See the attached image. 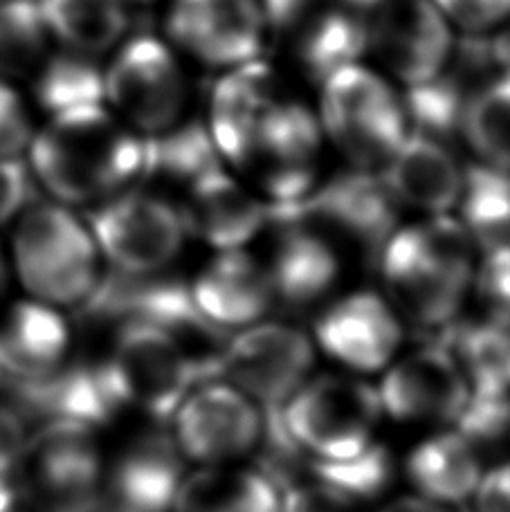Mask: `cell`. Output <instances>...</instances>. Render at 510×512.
<instances>
[{"mask_svg": "<svg viewBox=\"0 0 510 512\" xmlns=\"http://www.w3.org/2000/svg\"><path fill=\"white\" fill-rule=\"evenodd\" d=\"M32 167L63 203L108 200L147 180V140L104 104L72 108L32 142Z\"/></svg>", "mask_w": 510, "mask_h": 512, "instance_id": "6da1fadb", "label": "cell"}, {"mask_svg": "<svg viewBox=\"0 0 510 512\" xmlns=\"http://www.w3.org/2000/svg\"><path fill=\"white\" fill-rule=\"evenodd\" d=\"M472 248L448 214L398 227L378 254L387 301L423 331H448L472 286Z\"/></svg>", "mask_w": 510, "mask_h": 512, "instance_id": "7a4b0ae2", "label": "cell"}, {"mask_svg": "<svg viewBox=\"0 0 510 512\" xmlns=\"http://www.w3.org/2000/svg\"><path fill=\"white\" fill-rule=\"evenodd\" d=\"M320 126L355 169H380L409 135L400 95L362 63L322 81Z\"/></svg>", "mask_w": 510, "mask_h": 512, "instance_id": "3957f363", "label": "cell"}, {"mask_svg": "<svg viewBox=\"0 0 510 512\" xmlns=\"http://www.w3.org/2000/svg\"><path fill=\"white\" fill-rule=\"evenodd\" d=\"M378 387L355 376L308 378L281 411L288 434L308 459L340 461L376 443L382 420Z\"/></svg>", "mask_w": 510, "mask_h": 512, "instance_id": "277c9868", "label": "cell"}, {"mask_svg": "<svg viewBox=\"0 0 510 512\" xmlns=\"http://www.w3.org/2000/svg\"><path fill=\"white\" fill-rule=\"evenodd\" d=\"M14 250L25 288L50 304L79 306L102 277L93 234L57 205H39L23 216Z\"/></svg>", "mask_w": 510, "mask_h": 512, "instance_id": "5b68a950", "label": "cell"}, {"mask_svg": "<svg viewBox=\"0 0 510 512\" xmlns=\"http://www.w3.org/2000/svg\"><path fill=\"white\" fill-rule=\"evenodd\" d=\"M99 371L120 409L167 420L198 384L196 369L180 344L147 322L117 324L111 351Z\"/></svg>", "mask_w": 510, "mask_h": 512, "instance_id": "8992f818", "label": "cell"}, {"mask_svg": "<svg viewBox=\"0 0 510 512\" xmlns=\"http://www.w3.org/2000/svg\"><path fill=\"white\" fill-rule=\"evenodd\" d=\"M313 342L295 326L257 322L230 335L221 380L243 391L263 416H281L288 400L311 378Z\"/></svg>", "mask_w": 510, "mask_h": 512, "instance_id": "52a82bcc", "label": "cell"}, {"mask_svg": "<svg viewBox=\"0 0 510 512\" xmlns=\"http://www.w3.org/2000/svg\"><path fill=\"white\" fill-rule=\"evenodd\" d=\"M97 250L115 270L158 274L178 259L187 230L180 209L142 191H122L90 214Z\"/></svg>", "mask_w": 510, "mask_h": 512, "instance_id": "ba28073f", "label": "cell"}, {"mask_svg": "<svg viewBox=\"0 0 510 512\" xmlns=\"http://www.w3.org/2000/svg\"><path fill=\"white\" fill-rule=\"evenodd\" d=\"M171 434L187 461L200 468L232 465L257 452L263 411L225 380L196 384L171 414Z\"/></svg>", "mask_w": 510, "mask_h": 512, "instance_id": "9c48e42d", "label": "cell"}, {"mask_svg": "<svg viewBox=\"0 0 510 512\" xmlns=\"http://www.w3.org/2000/svg\"><path fill=\"white\" fill-rule=\"evenodd\" d=\"M104 95L135 133L156 135L180 122L187 81L167 43L138 36L104 72Z\"/></svg>", "mask_w": 510, "mask_h": 512, "instance_id": "30bf717a", "label": "cell"}, {"mask_svg": "<svg viewBox=\"0 0 510 512\" xmlns=\"http://www.w3.org/2000/svg\"><path fill=\"white\" fill-rule=\"evenodd\" d=\"M270 223L304 221L358 243L362 250L380 254L389 236L398 230L400 205L391 196L380 171L353 169L317 185L306 198L288 205H270Z\"/></svg>", "mask_w": 510, "mask_h": 512, "instance_id": "8fae6325", "label": "cell"}, {"mask_svg": "<svg viewBox=\"0 0 510 512\" xmlns=\"http://www.w3.org/2000/svg\"><path fill=\"white\" fill-rule=\"evenodd\" d=\"M322 137L320 120L308 108L277 99L263 115L241 169L270 205L297 203L317 187Z\"/></svg>", "mask_w": 510, "mask_h": 512, "instance_id": "7c38bea8", "label": "cell"}, {"mask_svg": "<svg viewBox=\"0 0 510 512\" xmlns=\"http://www.w3.org/2000/svg\"><path fill=\"white\" fill-rule=\"evenodd\" d=\"M32 463L34 512H93L102 488V456L95 429L52 420L25 447Z\"/></svg>", "mask_w": 510, "mask_h": 512, "instance_id": "4fadbf2b", "label": "cell"}, {"mask_svg": "<svg viewBox=\"0 0 510 512\" xmlns=\"http://www.w3.org/2000/svg\"><path fill=\"white\" fill-rule=\"evenodd\" d=\"M373 12L369 50L391 75L414 86L445 70L454 36L434 0H385Z\"/></svg>", "mask_w": 510, "mask_h": 512, "instance_id": "5bb4252c", "label": "cell"}, {"mask_svg": "<svg viewBox=\"0 0 510 512\" xmlns=\"http://www.w3.org/2000/svg\"><path fill=\"white\" fill-rule=\"evenodd\" d=\"M470 382L443 342H430L391 362L378 387L385 414L400 423H454L470 398Z\"/></svg>", "mask_w": 510, "mask_h": 512, "instance_id": "9a60e30c", "label": "cell"}, {"mask_svg": "<svg viewBox=\"0 0 510 512\" xmlns=\"http://www.w3.org/2000/svg\"><path fill=\"white\" fill-rule=\"evenodd\" d=\"M167 32L180 50L225 70L259 59L268 36L259 0H173Z\"/></svg>", "mask_w": 510, "mask_h": 512, "instance_id": "2e32d148", "label": "cell"}, {"mask_svg": "<svg viewBox=\"0 0 510 512\" xmlns=\"http://www.w3.org/2000/svg\"><path fill=\"white\" fill-rule=\"evenodd\" d=\"M315 335L322 349L346 369L373 373L394 362L403 342V322L385 297L364 290L326 308Z\"/></svg>", "mask_w": 510, "mask_h": 512, "instance_id": "e0dca14e", "label": "cell"}, {"mask_svg": "<svg viewBox=\"0 0 510 512\" xmlns=\"http://www.w3.org/2000/svg\"><path fill=\"white\" fill-rule=\"evenodd\" d=\"M180 216L187 234L218 252L241 250L270 223L268 203L227 176L223 167L191 182Z\"/></svg>", "mask_w": 510, "mask_h": 512, "instance_id": "ac0fdd59", "label": "cell"}, {"mask_svg": "<svg viewBox=\"0 0 510 512\" xmlns=\"http://www.w3.org/2000/svg\"><path fill=\"white\" fill-rule=\"evenodd\" d=\"M185 456L167 429L140 434L124 447L108 477L115 512H173L185 481Z\"/></svg>", "mask_w": 510, "mask_h": 512, "instance_id": "d6986e66", "label": "cell"}, {"mask_svg": "<svg viewBox=\"0 0 510 512\" xmlns=\"http://www.w3.org/2000/svg\"><path fill=\"white\" fill-rule=\"evenodd\" d=\"M189 288L200 313L225 331L261 322L275 304L268 270L243 248L218 252Z\"/></svg>", "mask_w": 510, "mask_h": 512, "instance_id": "ffe728a7", "label": "cell"}, {"mask_svg": "<svg viewBox=\"0 0 510 512\" xmlns=\"http://www.w3.org/2000/svg\"><path fill=\"white\" fill-rule=\"evenodd\" d=\"M18 409L27 416L70 420L88 427H104L120 414L99 364L59 367L39 378H7Z\"/></svg>", "mask_w": 510, "mask_h": 512, "instance_id": "44dd1931", "label": "cell"}, {"mask_svg": "<svg viewBox=\"0 0 510 512\" xmlns=\"http://www.w3.org/2000/svg\"><path fill=\"white\" fill-rule=\"evenodd\" d=\"M277 102L275 75L261 59L230 68L209 102L207 128L221 160L243 167L268 108Z\"/></svg>", "mask_w": 510, "mask_h": 512, "instance_id": "7402d4cb", "label": "cell"}, {"mask_svg": "<svg viewBox=\"0 0 510 512\" xmlns=\"http://www.w3.org/2000/svg\"><path fill=\"white\" fill-rule=\"evenodd\" d=\"M463 169L448 146L409 133L398 151L380 167L391 196L400 207L439 216L459 205Z\"/></svg>", "mask_w": 510, "mask_h": 512, "instance_id": "603a6c76", "label": "cell"}, {"mask_svg": "<svg viewBox=\"0 0 510 512\" xmlns=\"http://www.w3.org/2000/svg\"><path fill=\"white\" fill-rule=\"evenodd\" d=\"M268 277L275 301L288 306H313L333 290L340 277V256L315 225L304 221L281 223Z\"/></svg>", "mask_w": 510, "mask_h": 512, "instance_id": "cb8c5ba5", "label": "cell"}, {"mask_svg": "<svg viewBox=\"0 0 510 512\" xmlns=\"http://www.w3.org/2000/svg\"><path fill=\"white\" fill-rule=\"evenodd\" d=\"M407 474L421 497L459 506L475 495L484 465L477 447L452 427L414 447L407 459Z\"/></svg>", "mask_w": 510, "mask_h": 512, "instance_id": "d4e9b609", "label": "cell"}, {"mask_svg": "<svg viewBox=\"0 0 510 512\" xmlns=\"http://www.w3.org/2000/svg\"><path fill=\"white\" fill-rule=\"evenodd\" d=\"M70 328L57 310L18 304L0 331V367L7 378H39L61 367Z\"/></svg>", "mask_w": 510, "mask_h": 512, "instance_id": "484cf974", "label": "cell"}, {"mask_svg": "<svg viewBox=\"0 0 510 512\" xmlns=\"http://www.w3.org/2000/svg\"><path fill=\"white\" fill-rule=\"evenodd\" d=\"M281 490L259 468L212 465L187 474L173 512H279Z\"/></svg>", "mask_w": 510, "mask_h": 512, "instance_id": "4316f807", "label": "cell"}, {"mask_svg": "<svg viewBox=\"0 0 510 512\" xmlns=\"http://www.w3.org/2000/svg\"><path fill=\"white\" fill-rule=\"evenodd\" d=\"M439 342L459 360L472 391L510 393V319L488 315L472 324L454 322Z\"/></svg>", "mask_w": 510, "mask_h": 512, "instance_id": "83f0119b", "label": "cell"}, {"mask_svg": "<svg viewBox=\"0 0 510 512\" xmlns=\"http://www.w3.org/2000/svg\"><path fill=\"white\" fill-rule=\"evenodd\" d=\"M461 225L472 245L484 252L510 250V173L470 164L463 169Z\"/></svg>", "mask_w": 510, "mask_h": 512, "instance_id": "f1b7e54d", "label": "cell"}, {"mask_svg": "<svg viewBox=\"0 0 510 512\" xmlns=\"http://www.w3.org/2000/svg\"><path fill=\"white\" fill-rule=\"evenodd\" d=\"M48 32L81 54L111 50L129 25L122 0H36Z\"/></svg>", "mask_w": 510, "mask_h": 512, "instance_id": "f546056e", "label": "cell"}, {"mask_svg": "<svg viewBox=\"0 0 510 512\" xmlns=\"http://www.w3.org/2000/svg\"><path fill=\"white\" fill-rule=\"evenodd\" d=\"M468 81L461 72L445 66L443 72L423 84L405 86L400 102L409 133L430 137L441 144L461 135L463 111L472 95Z\"/></svg>", "mask_w": 510, "mask_h": 512, "instance_id": "4dcf8cb0", "label": "cell"}, {"mask_svg": "<svg viewBox=\"0 0 510 512\" xmlns=\"http://www.w3.org/2000/svg\"><path fill=\"white\" fill-rule=\"evenodd\" d=\"M144 140H147V180L160 178L189 187L205 173L221 169L223 160L207 124L178 122L162 133L144 135Z\"/></svg>", "mask_w": 510, "mask_h": 512, "instance_id": "1f68e13d", "label": "cell"}, {"mask_svg": "<svg viewBox=\"0 0 510 512\" xmlns=\"http://www.w3.org/2000/svg\"><path fill=\"white\" fill-rule=\"evenodd\" d=\"M461 137L481 164L510 173V77L490 81L470 95Z\"/></svg>", "mask_w": 510, "mask_h": 512, "instance_id": "d6a6232c", "label": "cell"}, {"mask_svg": "<svg viewBox=\"0 0 510 512\" xmlns=\"http://www.w3.org/2000/svg\"><path fill=\"white\" fill-rule=\"evenodd\" d=\"M36 97L52 115L104 104V72L86 59V54L75 50L59 54L43 66L36 81Z\"/></svg>", "mask_w": 510, "mask_h": 512, "instance_id": "836d02e7", "label": "cell"}, {"mask_svg": "<svg viewBox=\"0 0 510 512\" xmlns=\"http://www.w3.org/2000/svg\"><path fill=\"white\" fill-rule=\"evenodd\" d=\"M306 468L311 479L326 483V486L340 490L346 497L362 504V501L380 497L389 488L391 479H394V456L385 445L376 441L349 459H306Z\"/></svg>", "mask_w": 510, "mask_h": 512, "instance_id": "e575fe53", "label": "cell"}, {"mask_svg": "<svg viewBox=\"0 0 510 512\" xmlns=\"http://www.w3.org/2000/svg\"><path fill=\"white\" fill-rule=\"evenodd\" d=\"M48 27L36 0H0V75H23L45 52Z\"/></svg>", "mask_w": 510, "mask_h": 512, "instance_id": "d590c367", "label": "cell"}, {"mask_svg": "<svg viewBox=\"0 0 510 512\" xmlns=\"http://www.w3.org/2000/svg\"><path fill=\"white\" fill-rule=\"evenodd\" d=\"M452 427L479 452L506 443L510 438V393L470 391Z\"/></svg>", "mask_w": 510, "mask_h": 512, "instance_id": "8d00e7d4", "label": "cell"}, {"mask_svg": "<svg viewBox=\"0 0 510 512\" xmlns=\"http://www.w3.org/2000/svg\"><path fill=\"white\" fill-rule=\"evenodd\" d=\"M472 283L490 315L510 319V250L486 252Z\"/></svg>", "mask_w": 510, "mask_h": 512, "instance_id": "74e56055", "label": "cell"}, {"mask_svg": "<svg viewBox=\"0 0 510 512\" xmlns=\"http://www.w3.org/2000/svg\"><path fill=\"white\" fill-rule=\"evenodd\" d=\"M452 27L484 34L510 18V0H434Z\"/></svg>", "mask_w": 510, "mask_h": 512, "instance_id": "f35d334b", "label": "cell"}, {"mask_svg": "<svg viewBox=\"0 0 510 512\" xmlns=\"http://www.w3.org/2000/svg\"><path fill=\"white\" fill-rule=\"evenodd\" d=\"M358 506V501L344 492L311 479L308 483H293L281 492L279 512H358Z\"/></svg>", "mask_w": 510, "mask_h": 512, "instance_id": "ab89813d", "label": "cell"}, {"mask_svg": "<svg viewBox=\"0 0 510 512\" xmlns=\"http://www.w3.org/2000/svg\"><path fill=\"white\" fill-rule=\"evenodd\" d=\"M30 142V120L12 88L0 84V158L23 151Z\"/></svg>", "mask_w": 510, "mask_h": 512, "instance_id": "60d3db41", "label": "cell"}, {"mask_svg": "<svg viewBox=\"0 0 510 512\" xmlns=\"http://www.w3.org/2000/svg\"><path fill=\"white\" fill-rule=\"evenodd\" d=\"M32 196L30 173L18 160H0V223L12 218Z\"/></svg>", "mask_w": 510, "mask_h": 512, "instance_id": "b9f144b4", "label": "cell"}, {"mask_svg": "<svg viewBox=\"0 0 510 512\" xmlns=\"http://www.w3.org/2000/svg\"><path fill=\"white\" fill-rule=\"evenodd\" d=\"M472 504V512H510V463L481 477Z\"/></svg>", "mask_w": 510, "mask_h": 512, "instance_id": "7bdbcfd3", "label": "cell"}, {"mask_svg": "<svg viewBox=\"0 0 510 512\" xmlns=\"http://www.w3.org/2000/svg\"><path fill=\"white\" fill-rule=\"evenodd\" d=\"M25 425L21 416L0 405V474L16 468L25 456Z\"/></svg>", "mask_w": 510, "mask_h": 512, "instance_id": "ee69618b", "label": "cell"}, {"mask_svg": "<svg viewBox=\"0 0 510 512\" xmlns=\"http://www.w3.org/2000/svg\"><path fill=\"white\" fill-rule=\"evenodd\" d=\"M490 59L502 77H510V23L504 25L493 39H488Z\"/></svg>", "mask_w": 510, "mask_h": 512, "instance_id": "f6af8a7d", "label": "cell"}, {"mask_svg": "<svg viewBox=\"0 0 510 512\" xmlns=\"http://www.w3.org/2000/svg\"><path fill=\"white\" fill-rule=\"evenodd\" d=\"M380 512H454V510H450L443 504H436V501H430L421 495H414V497H398Z\"/></svg>", "mask_w": 510, "mask_h": 512, "instance_id": "bcb514c9", "label": "cell"}, {"mask_svg": "<svg viewBox=\"0 0 510 512\" xmlns=\"http://www.w3.org/2000/svg\"><path fill=\"white\" fill-rule=\"evenodd\" d=\"M18 510V497L16 492L9 488V483L0 474V512H16Z\"/></svg>", "mask_w": 510, "mask_h": 512, "instance_id": "7dc6e473", "label": "cell"}, {"mask_svg": "<svg viewBox=\"0 0 510 512\" xmlns=\"http://www.w3.org/2000/svg\"><path fill=\"white\" fill-rule=\"evenodd\" d=\"M342 3L351 5L355 9H376V7L385 3V0H342Z\"/></svg>", "mask_w": 510, "mask_h": 512, "instance_id": "c3c4849f", "label": "cell"}, {"mask_svg": "<svg viewBox=\"0 0 510 512\" xmlns=\"http://www.w3.org/2000/svg\"><path fill=\"white\" fill-rule=\"evenodd\" d=\"M7 382V373L3 371V367H0V384H5Z\"/></svg>", "mask_w": 510, "mask_h": 512, "instance_id": "681fc988", "label": "cell"}, {"mask_svg": "<svg viewBox=\"0 0 510 512\" xmlns=\"http://www.w3.org/2000/svg\"><path fill=\"white\" fill-rule=\"evenodd\" d=\"M3 279H5V270H3V263H0V288H3Z\"/></svg>", "mask_w": 510, "mask_h": 512, "instance_id": "f907efd6", "label": "cell"}]
</instances>
